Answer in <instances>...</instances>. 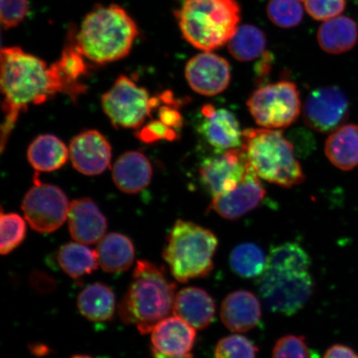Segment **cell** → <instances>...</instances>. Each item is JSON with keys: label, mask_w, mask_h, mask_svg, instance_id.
<instances>
[{"label": "cell", "mask_w": 358, "mask_h": 358, "mask_svg": "<svg viewBox=\"0 0 358 358\" xmlns=\"http://www.w3.org/2000/svg\"><path fill=\"white\" fill-rule=\"evenodd\" d=\"M151 334L154 358H187L194 346L196 329L180 317L169 316Z\"/></svg>", "instance_id": "obj_15"}, {"label": "cell", "mask_w": 358, "mask_h": 358, "mask_svg": "<svg viewBox=\"0 0 358 358\" xmlns=\"http://www.w3.org/2000/svg\"><path fill=\"white\" fill-rule=\"evenodd\" d=\"M1 243L0 252L3 256L10 254L22 243L26 238L27 225L24 219L17 213L1 212Z\"/></svg>", "instance_id": "obj_31"}, {"label": "cell", "mask_w": 358, "mask_h": 358, "mask_svg": "<svg viewBox=\"0 0 358 358\" xmlns=\"http://www.w3.org/2000/svg\"><path fill=\"white\" fill-rule=\"evenodd\" d=\"M217 245L213 231L179 219L168 236L163 258L174 278L186 283L211 273Z\"/></svg>", "instance_id": "obj_7"}, {"label": "cell", "mask_w": 358, "mask_h": 358, "mask_svg": "<svg viewBox=\"0 0 358 358\" xmlns=\"http://www.w3.org/2000/svg\"><path fill=\"white\" fill-rule=\"evenodd\" d=\"M159 120L169 127L178 131L182 128V120L180 113L171 104L161 106L159 112Z\"/></svg>", "instance_id": "obj_38"}, {"label": "cell", "mask_w": 358, "mask_h": 358, "mask_svg": "<svg viewBox=\"0 0 358 358\" xmlns=\"http://www.w3.org/2000/svg\"><path fill=\"white\" fill-rule=\"evenodd\" d=\"M58 265L73 279L92 274L99 266L96 250L85 244L69 243L61 246L57 253Z\"/></svg>", "instance_id": "obj_28"}, {"label": "cell", "mask_w": 358, "mask_h": 358, "mask_svg": "<svg viewBox=\"0 0 358 358\" xmlns=\"http://www.w3.org/2000/svg\"><path fill=\"white\" fill-rule=\"evenodd\" d=\"M67 222L70 234L77 243L92 245L100 243L106 236V218L91 199L71 201Z\"/></svg>", "instance_id": "obj_18"}, {"label": "cell", "mask_w": 358, "mask_h": 358, "mask_svg": "<svg viewBox=\"0 0 358 358\" xmlns=\"http://www.w3.org/2000/svg\"><path fill=\"white\" fill-rule=\"evenodd\" d=\"M356 1H357V2H358V0H356Z\"/></svg>", "instance_id": "obj_43"}, {"label": "cell", "mask_w": 358, "mask_h": 358, "mask_svg": "<svg viewBox=\"0 0 358 358\" xmlns=\"http://www.w3.org/2000/svg\"><path fill=\"white\" fill-rule=\"evenodd\" d=\"M248 167L243 147L227 150L203 161L199 170L201 181L214 198L238 185Z\"/></svg>", "instance_id": "obj_12"}, {"label": "cell", "mask_w": 358, "mask_h": 358, "mask_svg": "<svg viewBox=\"0 0 358 358\" xmlns=\"http://www.w3.org/2000/svg\"><path fill=\"white\" fill-rule=\"evenodd\" d=\"M266 192L249 164L248 172L239 185L225 194L214 196L211 208L224 219L237 220L256 208L265 198Z\"/></svg>", "instance_id": "obj_16"}, {"label": "cell", "mask_w": 358, "mask_h": 358, "mask_svg": "<svg viewBox=\"0 0 358 358\" xmlns=\"http://www.w3.org/2000/svg\"><path fill=\"white\" fill-rule=\"evenodd\" d=\"M325 155L343 171L358 166V124L342 125L332 132L325 143Z\"/></svg>", "instance_id": "obj_24"}, {"label": "cell", "mask_w": 358, "mask_h": 358, "mask_svg": "<svg viewBox=\"0 0 358 358\" xmlns=\"http://www.w3.org/2000/svg\"><path fill=\"white\" fill-rule=\"evenodd\" d=\"M324 358H358V355L350 348L336 344L327 350Z\"/></svg>", "instance_id": "obj_39"}, {"label": "cell", "mask_w": 358, "mask_h": 358, "mask_svg": "<svg viewBox=\"0 0 358 358\" xmlns=\"http://www.w3.org/2000/svg\"><path fill=\"white\" fill-rule=\"evenodd\" d=\"M246 104L255 122L270 129L289 127L301 112L296 85L286 80L258 88Z\"/></svg>", "instance_id": "obj_9"}, {"label": "cell", "mask_w": 358, "mask_h": 358, "mask_svg": "<svg viewBox=\"0 0 358 358\" xmlns=\"http://www.w3.org/2000/svg\"><path fill=\"white\" fill-rule=\"evenodd\" d=\"M138 27L123 8L97 6L85 17L75 42L90 62L98 65L122 59L131 52Z\"/></svg>", "instance_id": "obj_4"}, {"label": "cell", "mask_w": 358, "mask_h": 358, "mask_svg": "<svg viewBox=\"0 0 358 358\" xmlns=\"http://www.w3.org/2000/svg\"><path fill=\"white\" fill-rule=\"evenodd\" d=\"M71 358H92L87 355H75L73 357H71Z\"/></svg>", "instance_id": "obj_41"}, {"label": "cell", "mask_w": 358, "mask_h": 358, "mask_svg": "<svg viewBox=\"0 0 358 358\" xmlns=\"http://www.w3.org/2000/svg\"><path fill=\"white\" fill-rule=\"evenodd\" d=\"M98 262L102 270L119 274L133 265L136 250L128 236L116 232L106 235L97 246Z\"/></svg>", "instance_id": "obj_23"}, {"label": "cell", "mask_w": 358, "mask_h": 358, "mask_svg": "<svg viewBox=\"0 0 358 358\" xmlns=\"http://www.w3.org/2000/svg\"><path fill=\"white\" fill-rule=\"evenodd\" d=\"M173 313L195 329L212 324L216 313L213 299L203 289L187 287L176 294Z\"/></svg>", "instance_id": "obj_22"}, {"label": "cell", "mask_w": 358, "mask_h": 358, "mask_svg": "<svg viewBox=\"0 0 358 358\" xmlns=\"http://www.w3.org/2000/svg\"><path fill=\"white\" fill-rule=\"evenodd\" d=\"M2 109V150L17 118L30 105H40L57 94L50 69L40 58L17 47L3 48L0 58Z\"/></svg>", "instance_id": "obj_1"}, {"label": "cell", "mask_w": 358, "mask_h": 358, "mask_svg": "<svg viewBox=\"0 0 358 358\" xmlns=\"http://www.w3.org/2000/svg\"><path fill=\"white\" fill-rule=\"evenodd\" d=\"M27 156L36 171L52 172L69 159V148L52 134H42L31 143Z\"/></svg>", "instance_id": "obj_25"}, {"label": "cell", "mask_w": 358, "mask_h": 358, "mask_svg": "<svg viewBox=\"0 0 358 358\" xmlns=\"http://www.w3.org/2000/svg\"><path fill=\"white\" fill-rule=\"evenodd\" d=\"M69 159L80 173L99 176L110 167L111 146L101 133L90 129L79 134L71 141Z\"/></svg>", "instance_id": "obj_17"}, {"label": "cell", "mask_w": 358, "mask_h": 358, "mask_svg": "<svg viewBox=\"0 0 358 358\" xmlns=\"http://www.w3.org/2000/svg\"><path fill=\"white\" fill-rule=\"evenodd\" d=\"M70 203L64 192L55 185L35 181L22 203L26 221L40 234H52L67 219Z\"/></svg>", "instance_id": "obj_10"}, {"label": "cell", "mask_w": 358, "mask_h": 358, "mask_svg": "<svg viewBox=\"0 0 358 358\" xmlns=\"http://www.w3.org/2000/svg\"><path fill=\"white\" fill-rule=\"evenodd\" d=\"M201 115L199 133L215 150L222 153L243 147V131L231 111L208 104L201 108Z\"/></svg>", "instance_id": "obj_14"}, {"label": "cell", "mask_w": 358, "mask_h": 358, "mask_svg": "<svg viewBox=\"0 0 358 358\" xmlns=\"http://www.w3.org/2000/svg\"><path fill=\"white\" fill-rule=\"evenodd\" d=\"M176 290L163 267L138 261L131 284L119 304L120 319L125 324L136 325L142 334H150L173 311Z\"/></svg>", "instance_id": "obj_3"}, {"label": "cell", "mask_w": 358, "mask_h": 358, "mask_svg": "<svg viewBox=\"0 0 358 358\" xmlns=\"http://www.w3.org/2000/svg\"><path fill=\"white\" fill-rule=\"evenodd\" d=\"M258 348L248 338L230 335L218 342L215 349L216 358H256Z\"/></svg>", "instance_id": "obj_33"}, {"label": "cell", "mask_w": 358, "mask_h": 358, "mask_svg": "<svg viewBox=\"0 0 358 358\" xmlns=\"http://www.w3.org/2000/svg\"><path fill=\"white\" fill-rule=\"evenodd\" d=\"M357 38L356 22L345 16H338L325 22L317 32L320 46L330 55H341L351 50Z\"/></svg>", "instance_id": "obj_26"}, {"label": "cell", "mask_w": 358, "mask_h": 358, "mask_svg": "<svg viewBox=\"0 0 358 358\" xmlns=\"http://www.w3.org/2000/svg\"><path fill=\"white\" fill-rule=\"evenodd\" d=\"M348 110V100L341 89L317 88L308 96L303 106L304 122L317 132H334L342 127Z\"/></svg>", "instance_id": "obj_11"}, {"label": "cell", "mask_w": 358, "mask_h": 358, "mask_svg": "<svg viewBox=\"0 0 358 358\" xmlns=\"http://www.w3.org/2000/svg\"><path fill=\"white\" fill-rule=\"evenodd\" d=\"M87 59L73 41L67 45L60 59L49 66L57 93H64L73 101L87 92V87L80 82L87 73Z\"/></svg>", "instance_id": "obj_19"}, {"label": "cell", "mask_w": 358, "mask_h": 358, "mask_svg": "<svg viewBox=\"0 0 358 358\" xmlns=\"http://www.w3.org/2000/svg\"><path fill=\"white\" fill-rule=\"evenodd\" d=\"M78 307L80 313L90 321H109L115 311L114 291L99 282L90 285L78 295Z\"/></svg>", "instance_id": "obj_27"}, {"label": "cell", "mask_w": 358, "mask_h": 358, "mask_svg": "<svg viewBox=\"0 0 358 358\" xmlns=\"http://www.w3.org/2000/svg\"><path fill=\"white\" fill-rule=\"evenodd\" d=\"M243 150L259 178L285 187L306 179L294 147L277 129H248L243 131Z\"/></svg>", "instance_id": "obj_6"}, {"label": "cell", "mask_w": 358, "mask_h": 358, "mask_svg": "<svg viewBox=\"0 0 358 358\" xmlns=\"http://www.w3.org/2000/svg\"><path fill=\"white\" fill-rule=\"evenodd\" d=\"M187 358H194V357H192V356H191V357H187Z\"/></svg>", "instance_id": "obj_42"}, {"label": "cell", "mask_w": 358, "mask_h": 358, "mask_svg": "<svg viewBox=\"0 0 358 358\" xmlns=\"http://www.w3.org/2000/svg\"><path fill=\"white\" fill-rule=\"evenodd\" d=\"M178 131L170 128L168 125L161 122L159 120H153V122L147 124L145 127L141 129L138 132L137 137L138 140L152 144L159 141H174L178 138Z\"/></svg>", "instance_id": "obj_37"}, {"label": "cell", "mask_w": 358, "mask_h": 358, "mask_svg": "<svg viewBox=\"0 0 358 358\" xmlns=\"http://www.w3.org/2000/svg\"><path fill=\"white\" fill-rule=\"evenodd\" d=\"M310 266V257L298 244L271 248L258 281L259 294L268 310L291 316L306 306L315 287Z\"/></svg>", "instance_id": "obj_2"}, {"label": "cell", "mask_w": 358, "mask_h": 358, "mask_svg": "<svg viewBox=\"0 0 358 358\" xmlns=\"http://www.w3.org/2000/svg\"><path fill=\"white\" fill-rule=\"evenodd\" d=\"M272 358H313L306 339L299 336L287 335L281 338L273 348Z\"/></svg>", "instance_id": "obj_34"}, {"label": "cell", "mask_w": 358, "mask_h": 358, "mask_svg": "<svg viewBox=\"0 0 358 358\" xmlns=\"http://www.w3.org/2000/svg\"><path fill=\"white\" fill-rule=\"evenodd\" d=\"M266 12L268 19L280 28H293L303 20V8L299 0H270Z\"/></svg>", "instance_id": "obj_32"}, {"label": "cell", "mask_w": 358, "mask_h": 358, "mask_svg": "<svg viewBox=\"0 0 358 358\" xmlns=\"http://www.w3.org/2000/svg\"><path fill=\"white\" fill-rule=\"evenodd\" d=\"M303 2L308 15L316 20H332L346 7V0H303Z\"/></svg>", "instance_id": "obj_35"}, {"label": "cell", "mask_w": 358, "mask_h": 358, "mask_svg": "<svg viewBox=\"0 0 358 358\" xmlns=\"http://www.w3.org/2000/svg\"><path fill=\"white\" fill-rule=\"evenodd\" d=\"M262 315L261 303L249 291H235L228 294L222 303V320L232 332H248L256 328Z\"/></svg>", "instance_id": "obj_20"}, {"label": "cell", "mask_w": 358, "mask_h": 358, "mask_svg": "<svg viewBox=\"0 0 358 358\" xmlns=\"http://www.w3.org/2000/svg\"><path fill=\"white\" fill-rule=\"evenodd\" d=\"M266 47L263 31L253 25H243L228 43V49L237 61L250 62L261 56Z\"/></svg>", "instance_id": "obj_29"}, {"label": "cell", "mask_w": 358, "mask_h": 358, "mask_svg": "<svg viewBox=\"0 0 358 358\" xmlns=\"http://www.w3.org/2000/svg\"><path fill=\"white\" fill-rule=\"evenodd\" d=\"M153 174L150 160L138 151H129L115 161L112 178L116 187L125 194H134L150 185Z\"/></svg>", "instance_id": "obj_21"}, {"label": "cell", "mask_w": 358, "mask_h": 358, "mask_svg": "<svg viewBox=\"0 0 358 358\" xmlns=\"http://www.w3.org/2000/svg\"><path fill=\"white\" fill-rule=\"evenodd\" d=\"M176 17L186 41L199 50L211 52L234 37L241 8L236 0H185Z\"/></svg>", "instance_id": "obj_5"}, {"label": "cell", "mask_w": 358, "mask_h": 358, "mask_svg": "<svg viewBox=\"0 0 358 358\" xmlns=\"http://www.w3.org/2000/svg\"><path fill=\"white\" fill-rule=\"evenodd\" d=\"M31 351L33 352L34 355L38 357H42L47 355L49 352L48 348L42 344H37V345H34L32 348H31Z\"/></svg>", "instance_id": "obj_40"}, {"label": "cell", "mask_w": 358, "mask_h": 358, "mask_svg": "<svg viewBox=\"0 0 358 358\" xmlns=\"http://www.w3.org/2000/svg\"><path fill=\"white\" fill-rule=\"evenodd\" d=\"M185 77L195 92L206 96H216L229 86L230 65L225 58L204 52L187 62Z\"/></svg>", "instance_id": "obj_13"}, {"label": "cell", "mask_w": 358, "mask_h": 358, "mask_svg": "<svg viewBox=\"0 0 358 358\" xmlns=\"http://www.w3.org/2000/svg\"><path fill=\"white\" fill-rule=\"evenodd\" d=\"M160 97H151L127 76H120L101 98L102 108L116 127L140 129L160 104Z\"/></svg>", "instance_id": "obj_8"}, {"label": "cell", "mask_w": 358, "mask_h": 358, "mask_svg": "<svg viewBox=\"0 0 358 358\" xmlns=\"http://www.w3.org/2000/svg\"><path fill=\"white\" fill-rule=\"evenodd\" d=\"M28 13L27 0H1V22L7 29L19 25Z\"/></svg>", "instance_id": "obj_36"}, {"label": "cell", "mask_w": 358, "mask_h": 358, "mask_svg": "<svg viewBox=\"0 0 358 358\" xmlns=\"http://www.w3.org/2000/svg\"><path fill=\"white\" fill-rule=\"evenodd\" d=\"M267 257L259 245L243 243L237 245L230 256V265L236 275L245 279L261 276L266 266Z\"/></svg>", "instance_id": "obj_30"}]
</instances>
